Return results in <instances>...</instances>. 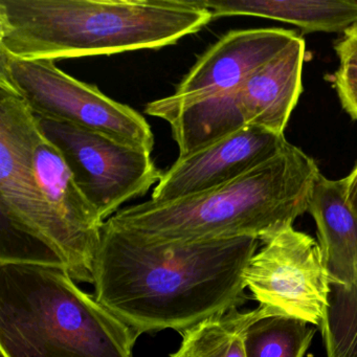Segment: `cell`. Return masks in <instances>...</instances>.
I'll list each match as a JSON object with an SVG mask.
<instances>
[{
    "instance_id": "cell-1",
    "label": "cell",
    "mask_w": 357,
    "mask_h": 357,
    "mask_svg": "<svg viewBox=\"0 0 357 357\" xmlns=\"http://www.w3.org/2000/svg\"><path fill=\"white\" fill-rule=\"evenodd\" d=\"M258 238L148 242L105 222L93 265L96 300L139 335L183 333L248 300Z\"/></svg>"
},
{
    "instance_id": "cell-2",
    "label": "cell",
    "mask_w": 357,
    "mask_h": 357,
    "mask_svg": "<svg viewBox=\"0 0 357 357\" xmlns=\"http://www.w3.org/2000/svg\"><path fill=\"white\" fill-rule=\"evenodd\" d=\"M212 20L199 0H0V52L56 62L158 50Z\"/></svg>"
},
{
    "instance_id": "cell-3",
    "label": "cell",
    "mask_w": 357,
    "mask_h": 357,
    "mask_svg": "<svg viewBox=\"0 0 357 357\" xmlns=\"http://www.w3.org/2000/svg\"><path fill=\"white\" fill-rule=\"evenodd\" d=\"M319 171L288 143L275 158L216 189L166 202L148 200L106 222L148 242L255 237L266 241L308 212Z\"/></svg>"
},
{
    "instance_id": "cell-4",
    "label": "cell",
    "mask_w": 357,
    "mask_h": 357,
    "mask_svg": "<svg viewBox=\"0 0 357 357\" xmlns=\"http://www.w3.org/2000/svg\"><path fill=\"white\" fill-rule=\"evenodd\" d=\"M139 337L64 267L0 263L3 357H133Z\"/></svg>"
},
{
    "instance_id": "cell-5",
    "label": "cell",
    "mask_w": 357,
    "mask_h": 357,
    "mask_svg": "<svg viewBox=\"0 0 357 357\" xmlns=\"http://www.w3.org/2000/svg\"><path fill=\"white\" fill-rule=\"evenodd\" d=\"M0 86L13 91L38 119L101 133L151 154L154 135L146 119L126 104L79 81L51 60L0 52Z\"/></svg>"
},
{
    "instance_id": "cell-6",
    "label": "cell",
    "mask_w": 357,
    "mask_h": 357,
    "mask_svg": "<svg viewBox=\"0 0 357 357\" xmlns=\"http://www.w3.org/2000/svg\"><path fill=\"white\" fill-rule=\"evenodd\" d=\"M43 137L55 146L75 181L107 221L129 200L146 195L164 173L151 154L101 133L38 119Z\"/></svg>"
},
{
    "instance_id": "cell-7",
    "label": "cell",
    "mask_w": 357,
    "mask_h": 357,
    "mask_svg": "<svg viewBox=\"0 0 357 357\" xmlns=\"http://www.w3.org/2000/svg\"><path fill=\"white\" fill-rule=\"evenodd\" d=\"M263 243L244 273L252 298L281 314L319 326L330 292V275L319 244L294 227Z\"/></svg>"
},
{
    "instance_id": "cell-8",
    "label": "cell",
    "mask_w": 357,
    "mask_h": 357,
    "mask_svg": "<svg viewBox=\"0 0 357 357\" xmlns=\"http://www.w3.org/2000/svg\"><path fill=\"white\" fill-rule=\"evenodd\" d=\"M35 166L45 198L43 245L75 281L93 283V265L105 221L79 189L61 154L43 135L37 143Z\"/></svg>"
},
{
    "instance_id": "cell-9",
    "label": "cell",
    "mask_w": 357,
    "mask_h": 357,
    "mask_svg": "<svg viewBox=\"0 0 357 357\" xmlns=\"http://www.w3.org/2000/svg\"><path fill=\"white\" fill-rule=\"evenodd\" d=\"M296 36L283 29L231 31L198 58L173 95L148 103L146 114L162 120L188 106L234 93Z\"/></svg>"
},
{
    "instance_id": "cell-10",
    "label": "cell",
    "mask_w": 357,
    "mask_h": 357,
    "mask_svg": "<svg viewBox=\"0 0 357 357\" xmlns=\"http://www.w3.org/2000/svg\"><path fill=\"white\" fill-rule=\"evenodd\" d=\"M38 118L18 96L0 86V208L8 222L43 245L45 206L35 153Z\"/></svg>"
},
{
    "instance_id": "cell-11",
    "label": "cell",
    "mask_w": 357,
    "mask_h": 357,
    "mask_svg": "<svg viewBox=\"0 0 357 357\" xmlns=\"http://www.w3.org/2000/svg\"><path fill=\"white\" fill-rule=\"evenodd\" d=\"M287 144L284 135L242 127L177 158L154 188L151 200L171 202L227 185L277 156Z\"/></svg>"
},
{
    "instance_id": "cell-12",
    "label": "cell",
    "mask_w": 357,
    "mask_h": 357,
    "mask_svg": "<svg viewBox=\"0 0 357 357\" xmlns=\"http://www.w3.org/2000/svg\"><path fill=\"white\" fill-rule=\"evenodd\" d=\"M305 54L304 39L296 36L279 55L229 93L246 126L284 135L302 93Z\"/></svg>"
},
{
    "instance_id": "cell-13",
    "label": "cell",
    "mask_w": 357,
    "mask_h": 357,
    "mask_svg": "<svg viewBox=\"0 0 357 357\" xmlns=\"http://www.w3.org/2000/svg\"><path fill=\"white\" fill-rule=\"evenodd\" d=\"M308 212L317 223L330 282L355 284L357 214L347 198L346 177L331 181L319 173L309 198Z\"/></svg>"
},
{
    "instance_id": "cell-14",
    "label": "cell",
    "mask_w": 357,
    "mask_h": 357,
    "mask_svg": "<svg viewBox=\"0 0 357 357\" xmlns=\"http://www.w3.org/2000/svg\"><path fill=\"white\" fill-rule=\"evenodd\" d=\"M213 20L252 16L287 22L305 32H346L357 24L356 0H199Z\"/></svg>"
},
{
    "instance_id": "cell-15",
    "label": "cell",
    "mask_w": 357,
    "mask_h": 357,
    "mask_svg": "<svg viewBox=\"0 0 357 357\" xmlns=\"http://www.w3.org/2000/svg\"><path fill=\"white\" fill-rule=\"evenodd\" d=\"M281 314L264 305L248 311L235 308L204 319L185 330L181 346L170 357H246L248 328L262 317Z\"/></svg>"
},
{
    "instance_id": "cell-16",
    "label": "cell",
    "mask_w": 357,
    "mask_h": 357,
    "mask_svg": "<svg viewBox=\"0 0 357 357\" xmlns=\"http://www.w3.org/2000/svg\"><path fill=\"white\" fill-rule=\"evenodd\" d=\"M315 332L314 325L287 315L262 317L246 332V357H304Z\"/></svg>"
},
{
    "instance_id": "cell-17",
    "label": "cell",
    "mask_w": 357,
    "mask_h": 357,
    "mask_svg": "<svg viewBox=\"0 0 357 357\" xmlns=\"http://www.w3.org/2000/svg\"><path fill=\"white\" fill-rule=\"evenodd\" d=\"M327 357H357V285L330 282L319 324Z\"/></svg>"
},
{
    "instance_id": "cell-18",
    "label": "cell",
    "mask_w": 357,
    "mask_h": 357,
    "mask_svg": "<svg viewBox=\"0 0 357 357\" xmlns=\"http://www.w3.org/2000/svg\"><path fill=\"white\" fill-rule=\"evenodd\" d=\"M334 87L342 107L357 120V68L340 66L333 77Z\"/></svg>"
},
{
    "instance_id": "cell-19",
    "label": "cell",
    "mask_w": 357,
    "mask_h": 357,
    "mask_svg": "<svg viewBox=\"0 0 357 357\" xmlns=\"http://www.w3.org/2000/svg\"><path fill=\"white\" fill-rule=\"evenodd\" d=\"M335 51L340 66L357 68V24L344 33V36L335 45Z\"/></svg>"
},
{
    "instance_id": "cell-20",
    "label": "cell",
    "mask_w": 357,
    "mask_h": 357,
    "mask_svg": "<svg viewBox=\"0 0 357 357\" xmlns=\"http://www.w3.org/2000/svg\"><path fill=\"white\" fill-rule=\"evenodd\" d=\"M347 179V198L349 204L357 214V166Z\"/></svg>"
},
{
    "instance_id": "cell-21",
    "label": "cell",
    "mask_w": 357,
    "mask_h": 357,
    "mask_svg": "<svg viewBox=\"0 0 357 357\" xmlns=\"http://www.w3.org/2000/svg\"><path fill=\"white\" fill-rule=\"evenodd\" d=\"M355 283H356V285H357V263H356V275H355Z\"/></svg>"
}]
</instances>
